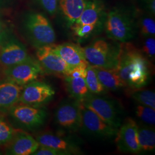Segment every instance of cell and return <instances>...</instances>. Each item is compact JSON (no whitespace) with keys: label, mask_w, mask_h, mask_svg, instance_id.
Segmentation results:
<instances>
[{"label":"cell","mask_w":155,"mask_h":155,"mask_svg":"<svg viewBox=\"0 0 155 155\" xmlns=\"http://www.w3.org/2000/svg\"><path fill=\"white\" fill-rule=\"evenodd\" d=\"M115 70L129 89H141L150 81V64L148 59L129 41L120 44Z\"/></svg>","instance_id":"cell-1"},{"label":"cell","mask_w":155,"mask_h":155,"mask_svg":"<svg viewBox=\"0 0 155 155\" xmlns=\"http://www.w3.org/2000/svg\"><path fill=\"white\" fill-rule=\"evenodd\" d=\"M22 32L34 47L54 44L55 32L50 20L44 15L35 12H29L22 18Z\"/></svg>","instance_id":"cell-2"},{"label":"cell","mask_w":155,"mask_h":155,"mask_svg":"<svg viewBox=\"0 0 155 155\" xmlns=\"http://www.w3.org/2000/svg\"><path fill=\"white\" fill-rule=\"evenodd\" d=\"M8 121L17 129L32 131L43 127L48 113L42 107H36L18 103L6 114Z\"/></svg>","instance_id":"cell-3"},{"label":"cell","mask_w":155,"mask_h":155,"mask_svg":"<svg viewBox=\"0 0 155 155\" xmlns=\"http://www.w3.org/2000/svg\"><path fill=\"white\" fill-rule=\"evenodd\" d=\"M86 60L93 66L116 69L120 52V45L113 44L105 39H97L83 48Z\"/></svg>","instance_id":"cell-4"},{"label":"cell","mask_w":155,"mask_h":155,"mask_svg":"<svg viewBox=\"0 0 155 155\" xmlns=\"http://www.w3.org/2000/svg\"><path fill=\"white\" fill-rule=\"evenodd\" d=\"M105 28L109 38L121 43L130 41L136 33L133 18L125 11L116 8L107 15Z\"/></svg>","instance_id":"cell-5"},{"label":"cell","mask_w":155,"mask_h":155,"mask_svg":"<svg viewBox=\"0 0 155 155\" xmlns=\"http://www.w3.org/2000/svg\"><path fill=\"white\" fill-rule=\"evenodd\" d=\"M80 102L111 126L118 129L121 126L120 111L114 101L91 94Z\"/></svg>","instance_id":"cell-6"},{"label":"cell","mask_w":155,"mask_h":155,"mask_svg":"<svg viewBox=\"0 0 155 155\" xmlns=\"http://www.w3.org/2000/svg\"><path fill=\"white\" fill-rule=\"evenodd\" d=\"M55 95V90L49 84L36 80L22 87L18 103L42 107L52 100Z\"/></svg>","instance_id":"cell-7"},{"label":"cell","mask_w":155,"mask_h":155,"mask_svg":"<svg viewBox=\"0 0 155 155\" xmlns=\"http://www.w3.org/2000/svg\"><path fill=\"white\" fill-rule=\"evenodd\" d=\"M4 78L24 86L36 81L44 71L39 61L33 58L16 65L3 68Z\"/></svg>","instance_id":"cell-8"},{"label":"cell","mask_w":155,"mask_h":155,"mask_svg":"<svg viewBox=\"0 0 155 155\" xmlns=\"http://www.w3.org/2000/svg\"><path fill=\"white\" fill-rule=\"evenodd\" d=\"M54 121L59 127L66 131L76 132L81 129V102L76 100L61 102L55 111Z\"/></svg>","instance_id":"cell-9"},{"label":"cell","mask_w":155,"mask_h":155,"mask_svg":"<svg viewBox=\"0 0 155 155\" xmlns=\"http://www.w3.org/2000/svg\"><path fill=\"white\" fill-rule=\"evenodd\" d=\"M54 45L37 48V61L45 72L64 78L69 75L73 67L69 66L56 53Z\"/></svg>","instance_id":"cell-10"},{"label":"cell","mask_w":155,"mask_h":155,"mask_svg":"<svg viewBox=\"0 0 155 155\" xmlns=\"http://www.w3.org/2000/svg\"><path fill=\"white\" fill-rule=\"evenodd\" d=\"M82 124L81 129L89 135L102 139H110L116 135L118 128L103 121L93 111L81 102Z\"/></svg>","instance_id":"cell-11"},{"label":"cell","mask_w":155,"mask_h":155,"mask_svg":"<svg viewBox=\"0 0 155 155\" xmlns=\"http://www.w3.org/2000/svg\"><path fill=\"white\" fill-rule=\"evenodd\" d=\"M31 58L25 46L14 34L0 46V66L3 68L27 61Z\"/></svg>","instance_id":"cell-12"},{"label":"cell","mask_w":155,"mask_h":155,"mask_svg":"<svg viewBox=\"0 0 155 155\" xmlns=\"http://www.w3.org/2000/svg\"><path fill=\"white\" fill-rule=\"evenodd\" d=\"M137 124L131 118H127L118 127L115 141L120 152L130 153L141 152L137 140Z\"/></svg>","instance_id":"cell-13"},{"label":"cell","mask_w":155,"mask_h":155,"mask_svg":"<svg viewBox=\"0 0 155 155\" xmlns=\"http://www.w3.org/2000/svg\"><path fill=\"white\" fill-rule=\"evenodd\" d=\"M39 145L36 139L27 131L18 129L13 138L6 145L5 154L32 155L39 148Z\"/></svg>","instance_id":"cell-14"},{"label":"cell","mask_w":155,"mask_h":155,"mask_svg":"<svg viewBox=\"0 0 155 155\" xmlns=\"http://www.w3.org/2000/svg\"><path fill=\"white\" fill-rule=\"evenodd\" d=\"M40 145L54 148L66 153L67 155L76 154L80 152L77 143L69 138L59 134L45 132L40 133L35 137Z\"/></svg>","instance_id":"cell-15"},{"label":"cell","mask_w":155,"mask_h":155,"mask_svg":"<svg viewBox=\"0 0 155 155\" xmlns=\"http://www.w3.org/2000/svg\"><path fill=\"white\" fill-rule=\"evenodd\" d=\"M22 87L5 78L0 80V114H6L19 102Z\"/></svg>","instance_id":"cell-16"},{"label":"cell","mask_w":155,"mask_h":155,"mask_svg":"<svg viewBox=\"0 0 155 155\" xmlns=\"http://www.w3.org/2000/svg\"><path fill=\"white\" fill-rule=\"evenodd\" d=\"M54 50L69 66L75 67L89 63L85 57L83 48L71 43L53 45Z\"/></svg>","instance_id":"cell-17"},{"label":"cell","mask_w":155,"mask_h":155,"mask_svg":"<svg viewBox=\"0 0 155 155\" xmlns=\"http://www.w3.org/2000/svg\"><path fill=\"white\" fill-rule=\"evenodd\" d=\"M88 0H58V8L68 27L80 17Z\"/></svg>","instance_id":"cell-18"},{"label":"cell","mask_w":155,"mask_h":155,"mask_svg":"<svg viewBox=\"0 0 155 155\" xmlns=\"http://www.w3.org/2000/svg\"><path fill=\"white\" fill-rule=\"evenodd\" d=\"M102 0H88L80 17L75 24H93L98 27L105 14Z\"/></svg>","instance_id":"cell-19"},{"label":"cell","mask_w":155,"mask_h":155,"mask_svg":"<svg viewBox=\"0 0 155 155\" xmlns=\"http://www.w3.org/2000/svg\"><path fill=\"white\" fill-rule=\"evenodd\" d=\"M92 66L94 68L100 82L106 90L117 91L124 87H126L125 84L118 76L115 69Z\"/></svg>","instance_id":"cell-20"},{"label":"cell","mask_w":155,"mask_h":155,"mask_svg":"<svg viewBox=\"0 0 155 155\" xmlns=\"http://www.w3.org/2000/svg\"><path fill=\"white\" fill-rule=\"evenodd\" d=\"M67 91L75 100L82 102L91 94L83 78L66 77L64 78Z\"/></svg>","instance_id":"cell-21"},{"label":"cell","mask_w":155,"mask_h":155,"mask_svg":"<svg viewBox=\"0 0 155 155\" xmlns=\"http://www.w3.org/2000/svg\"><path fill=\"white\" fill-rule=\"evenodd\" d=\"M137 140L141 151L151 152L155 150V133L152 128L138 126Z\"/></svg>","instance_id":"cell-22"},{"label":"cell","mask_w":155,"mask_h":155,"mask_svg":"<svg viewBox=\"0 0 155 155\" xmlns=\"http://www.w3.org/2000/svg\"><path fill=\"white\" fill-rule=\"evenodd\" d=\"M85 81L91 94L101 95L106 91L105 88L100 82L93 67L89 64L87 68V74L85 77Z\"/></svg>","instance_id":"cell-23"},{"label":"cell","mask_w":155,"mask_h":155,"mask_svg":"<svg viewBox=\"0 0 155 155\" xmlns=\"http://www.w3.org/2000/svg\"><path fill=\"white\" fill-rule=\"evenodd\" d=\"M130 96L139 104L155 109V93L152 91L140 89H130Z\"/></svg>","instance_id":"cell-24"},{"label":"cell","mask_w":155,"mask_h":155,"mask_svg":"<svg viewBox=\"0 0 155 155\" xmlns=\"http://www.w3.org/2000/svg\"><path fill=\"white\" fill-rule=\"evenodd\" d=\"M17 130L4 115L0 114V147L9 144Z\"/></svg>","instance_id":"cell-25"},{"label":"cell","mask_w":155,"mask_h":155,"mask_svg":"<svg viewBox=\"0 0 155 155\" xmlns=\"http://www.w3.org/2000/svg\"><path fill=\"white\" fill-rule=\"evenodd\" d=\"M136 114L143 122L150 125H155V109L139 104L136 107Z\"/></svg>","instance_id":"cell-26"},{"label":"cell","mask_w":155,"mask_h":155,"mask_svg":"<svg viewBox=\"0 0 155 155\" xmlns=\"http://www.w3.org/2000/svg\"><path fill=\"white\" fill-rule=\"evenodd\" d=\"M139 28L141 35L144 37H155V22L152 17H141L139 21Z\"/></svg>","instance_id":"cell-27"},{"label":"cell","mask_w":155,"mask_h":155,"mask_svg":"<svg viewBox=\"0 0 155 155\" xmlns=\"http://www.w3.org/2000/svg\"><path fill=\"white\" fill-rule=\"evenodd\" d=\"M97 26L93 24H74L71 27L75 36L79 39H84L89 38L93 33Z\"/></svg>","instance_id":"cell-28"},{"label":"cell","mask_w":155,"mask_h":155,"mask_svg":"<svg viewBox=\"0 0 155 155\" xmlns=\"http://www.w3.org/2000/svg\"><path fill=\"white\" fill-rule=\"evenodd\" d=\"M13 34L10 25L0 13V46Z\"/></svg>","instance_id":"cell-29"},{"label":"cell","mask_w":155,"mask_h":155,"mask_svg":"<svg viewBox=\"0 0 155 155\" xmlns=\"http://www.w3.org/2000/svg\"><path fill=\"white\" fill-rule=\"evenodd\" d=\"M144 55L148 59L155 57V37H147L143 43L142 51H141Z\"/></svg>","instance_id":"cell-30"},{"label":"cell","mask_w":155,"mask_h":155,"mask_svg":"<svg viewBox=\"0 0 155 155\" xmlns=\"http://www.w3.org/2000/svg\"><path fill=\"white\" fill-rule=\"evenodd\" d=\"M51 16H54L57 11L58 0H34Z\"/></svg>","instance_id":"cell-31"},{"label":"cell","mask_w":155,"mask_h":155,"mask_svg":"<svg viewBox=\"0 0 155 155\" xmlns=\"http://www.w3.org/2000/svg\"><path fill=\"white\" fill-rule=\"evenodd\" d=\"M90 64L89 63H83L76 66L73 67L71 71L67 77L76 78L81 77L85 78L87 74V68Z\"/></svg>","instance_id":"cell-32"},{"label":"cell","mask_w":155,"mask_h":155,"mask_svg":"<svg viewBox=\"0 0 155 155\" xmlns=\"http://www.w3.org/2000/svg\"><path fill=\"white\" fill-rule=\"evenodd\" d=\"M33 155H67L66 153L48 147L39 145Z\"/></svg>","instance_id":"cell-33"},{"label":"cell","mask_w":155,"mask_h":155,"mask_svg":"<svg viewBox=\"0 0 155 155\" xmlns=\"http://www.w3.org/2000/svg\"><path fill=\"white\" fill-rule=\"evenodd\" d=\"M145 4L149 11L153 15L155 13V0H145Z\"/></svg>","instance_id":"cell-34"},{"label":"cell","mask_w":155,"mask_h":155,"mask_svg":"<svg viewBox=\"0 0 155 155\" xmlns=\"http://www.w3.org/2000/svg\"><path fill=\"white\" fill-rule=\"evenodd\" d=\"M14 2V0H0V10L9 8Z\"/></svg>","instance_id":"cell-35"},{"label":"cell","mask_w":155,"mask_h":155,"mask_svg":"<svg viewBox=\"0 0 155 155\" xmlns=\"http://www.w3.org/2000/svg\"><path fill=\"white\" fill-rule=\"evenodd\" d=\"M0 154H1V153H0Z\"/></svg>","instance_id":"cell-36"}]
</instances>
